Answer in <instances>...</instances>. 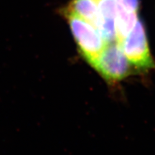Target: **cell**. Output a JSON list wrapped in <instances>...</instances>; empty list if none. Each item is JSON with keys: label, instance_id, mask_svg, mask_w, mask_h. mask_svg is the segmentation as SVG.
Returning a JSON list of instances; mask_svg holds the SVG:
<instances>
[{"label": "cell", "instance_id": "obj_1", "mask_svg": "<svg viewBox=\"0 0 155 155\" xmlns=\"http://www.w3.org/2000/svg\"><path fill=\"white\" fill-rule=\"evenodd\" d=\"M82 57L92 67L106 47V42L91 24L71 12L62 9Z\"/></svg>", "mask_w": 155, "mask_h": 155}, {"label": "cell", "instance_id": "obj_2", "mask_svg": "<svg viewBox=\"0 0 155 155\" xmlns=\"http://www.w3.org/2000/svg\"><path fill=\"white\" fill-rule=\"evenodd\" d=\"M119 44L129 63L136 69L148 71L155 68L144 25L140 19L138 18L131 32Z\"/></svg>", "mask_w": 155, "mask_h": 155}, {"label": "cell", "instance_id": "obj_3", "mask_svg": "<svg viewBox=\"0 0 155 155\" xmlns=\"http://www.w3.org/2000/svg\"><path fill=\"white\" fill-rule=\"evenodd\" d=\"M93 68L110 83L122 81L131 73L130 63L117 42L106 44Z\"/></svg>", "mask_w": 155, "mask_h": 155}, {"label": "cell", "instance_id": "obj_4", "mask_svg": "<svg viewBox=\"0 0 155 155\" xmlns=\"http://www.w3.org/2000/svg\"><path fill=\"white\" fill-rule=\"evenodd\" d=\"M91 24L98 30L101 25V16L96 0H72L65 8Z\"/></svg>", "mask_w": 155, "mask_h": 155}, {"label": "cell", "instance_id": "obj_5", "mask_svg": "<svg viewBox=\"0 0 155 155\" xmlns=\"http://www.w3.org/2000/svg\"><path fill=\"white\" fill-rule=\"evenodd\" d=\"M137 19V12L126 10L117 2V12L115 18L116 42L120 43L128 35L134 27Z\"/></svg>", "mask_w": 155, "mask_h": 155}, {"label": "cell", "instance_id": "obj_6", "mask_svg": "<svg viewBox=\"0 0 155 155\" xmlns=\"http://www.w3.org/2000/svg\"><path fill=\"white\" fill-rule=\"evenodd\" d=\"M117 2L126 10L131 12H137L139 6V0H117Z\"/></svg>", "mask_w": 155, "mask_h": 155}]
</instances>
